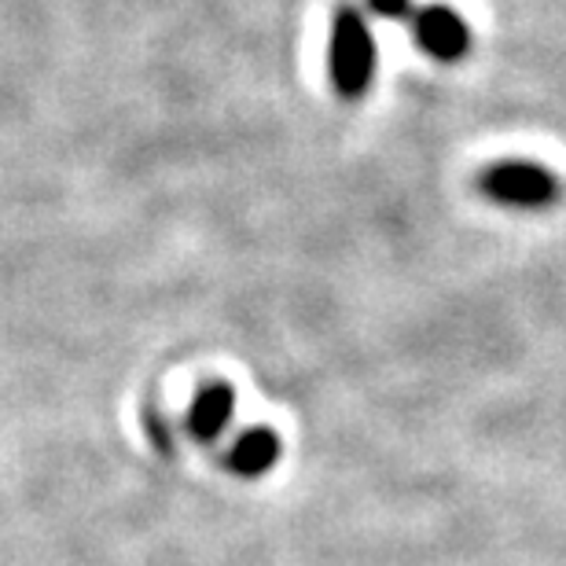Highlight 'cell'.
Here are the masks:
<instances>
[{"instance_id": "6da1fadb", "label": "cell", "mask_w": 566, "mask_h": 566, "mask_svg": "<svg viewBox=\"0 0 566 566\" xmlns=\"http://www.w3.org/2000/svg\"><path fill=\"white\" fill-rule=\"evenodd\" d=\"M327 71L343 99H360L376 77V38H371L365 15L343 4L332 19V44H327Z\"/></svg>"}, {"instance_id": "7a4b0ae2", "label": "cell", "mask_w": 566, "mask_h": 566, "mask_svg": "<svg viewBox=\"0 0 566 566\" xmlns=\"http://www.w3.org/2000/svg\"><path fill=\"white\" fill-rule=\"evenodd\" d=\"M479 188L501 207H515V210H548L556 207L563 196L559 177L552 174L548 166L526 163V158H515V163H496L482 174Z\"/></svg>"}, {"instance_id": "3957f363", "label": "cell", "mask_w": 566, "mask_h": 566, "mask_svg": "<svg viewBox=\"0 0 566 566\" xmlns=\"http://www.w3.org/2000/svg\"><path fill=\"white\" fill-rule=\"evenodd\" d=\"M412 38L438 63H460L471 52V27L460 11L446 4H430L412 11Z\"/></svg>"}, {"instance_id": "277c9868", "label": "cell", "mask_w": 566, "mask_h": 566, "mask_svg": "<svg viewBox=\"0 0 566 566\" xmlns=\"http://www.w3.org/2000/svg\"><path fill=\"white\" fill-rule=\"evenodd\" d=\"M280 434L269 427H251L235 438V446L229 449V471L240 479H262V474L280 460Z\"/></svg>"}, {"instance_id": "5b68a950", "label": "cell", "mask_w": 566, "mask_h": 566, "mask_svg": "<svg viewBox=\"0 0 566 566\" xmlns=\"http://www.w3.org/2000/svg\"><path fill=\"white\" fill-rule=\"evenodd\" d=\"M232 412H235V394L232 387H224V382H213L196 398L188 412V434L202 441V446H210L213 438L224 434V427L232 423Z\"/></svg>"}, {"instance_id": "8992f818", "label": "cell", "mask_w": 566, "mask_h": 566, "mask_svg": "<svg viewBox=\"0 0 566 566\" xmlns=\"http://www.w3.org/2000/svg\"><path fill=\"white\" fill-rule=\"evenodd\" d=\"M368 8L379 19H412V0H368Z\"/></svg>"}]
</instances>
